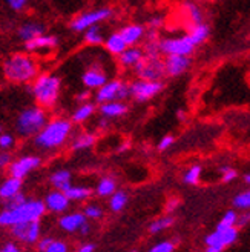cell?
Wrapping results in <instances>:
<instances>
[{"label":"cell","instance_id":"6da1fadb","mask_svg":"<svg viewBox=\"0 0 250 252\" xmlns=\"http://www.w3.org/2000/svg\"><path fill=\"white\" fill-rule=\"evenodd\" d=\"M74 123L68 117H54L48 119L43 128L32 137L34 146L40 153H54L63 148L72 137Z\"/></svg>","mask_w":250,"mask_h":252},{"label":"cell","instance_id":"7a4b0ae2","mask_svg":"<svg viewBox=\"0 0 250 252\" xmlns=\"http://www.w3.org/2000/svg\"><path fill=\"white\" fill-rule=\"evenodd\" d=\"M3 77L14 85H29L40 74V66L29 53H14L2 63Z\"/></svg>","mask_w":250,"mask_h":252},{"label":"cell","instance_id":"3957f363","mask_svg":"<svg viewBox=\"0 0 250 252\" xmlns=\"http://www.w3.org/2000/svg\"><path fill=\"white\" fill-rule=\"evenodd\" d=\"M31 95L35 100V105L45 109H53L58 103L61 93V79L53 72H40L29 83Z\"/></svg>","mask_w":250,"mask_h":252},{"label":"cell","instance_id":"277c9868","mask_svg":"<svg viewBox=\"0 0 250 252\" xmlns=\"http://www.w3.org/2000/svg\"><path fill=\"white\" fill-rule=\"evenodd\" d=\"M46 214V208L43 200L39 198H27L23 203L14 208H3L0 211V226L2 228H11L17 223H28L42 220Z\"/></svg>","mask_w":250,"mask_h":252},{"label":"cell","instance_id":"5b68a950","mask_svg":"<svg viewBox=\"0 0 250 252\" xmlns=\"http://www.w3.org/2000/svg\"><path fill=\"white\" fill-rule=\"evenodd\" d=\"M48 109L31 105L19 111L14 120V131L22 138H32L48 122Z\"/></svg>","mask_w":250,"mask_h":252},{"label":"cell","instance_id":"8992f818","mask_svg":"<svg viewBox=\"0 0 250 252\" xmlns=\"http://www.w3.org/2000/svg\"><path fill=\"white\" fill-rule=\"evenodd\" d=\"M112 17H114V9H112L111 6H100V8L86 9L71 20L69 28L74 32H83L89 27H94V25H102Z\"/></svg>","mask_w":250,"mask_h":252},{"label":"cell","instance_id":"52a82bcc","mask_svg":"<svg viewBox=\"0 0 250 252\" xmlns=\"http://www.w3.org/2000/svg\"><path fill=\"white\" fill-rule=\"evenodd\" d=\"M165 90L163 80H144V79H135L128 85L129 98H132L137 103H146L149 100L157 97L161 91Z\"/></svg>","mask_w":250,"mask_h":252},{"label":"cell","instance_id":"ba28073f","mask_svg":"<svg viewBox=\"0 0 250 252\" xmlns=\"http://www.w3.org/2000/svg\"><path fill=\"white\" fill-rule=\"evenodd\" d=\"M195 45L191 42L187 34L165 37L158 40V49L161 56H192L195 51Z\"/></svg>","mask_w":250,"mask_h":252},{"label":"cell","instance_id":"9c48e42d","mask_svg":"<svg viewBox=\"0 0 250 252\" xmlns=\"http://www.w3.org/2000/svg\"><path fill=\"white\" fill-rule=\"evenodd\" d=\"M128 98H129L128 83H124L120 79L106 80L98 90H95L94 94V100L97 103L112 102V100H128Z\"/></svg>","mask_w":250,"mask_h":252},{"label":"cell","instance_id":"30bf717a","mask_svg":"<svg viewBox=\"0 0 250 252\" xmlns=\"http://www.w3.org/2000/svg\"><path fill=\"white\" fill-rule=\"evenodd\" d=\"M137 74V79L144 80H163L165 74V63L161 57H143V60L132 69Z\"/></svg>","mask_w":250,"mask_h":252},{"label":"cell","instance_id":"8fae6325","mask_svg":"<svg viewBox=\"0 0 250 252\" xmlns=\"http://www.w3.org/2000/svg\"><path fill=\"white\" fill-rule=\"evenodd\" d=\"M40 165H42L40 156L25 154L19 158H12V161L9 163V166L6 169L11 177L23 180L25 177H28L31 172H34L37 168H40Z\"/></svg>","mask_w":250,"mask_h":252},{"label":"cell","instance_id":"7c38bea8","mask_svg":"<svg viewBox=\"0 0 250 252\" xmlns=\"http://www.w3.org/2000/svg\"><path fill=\"white\" fill-rule=\"evenodd\" d=\"M11 235L19 243L35 245L37 240L42 237V223L40 220L28 221V223H17L14 226H11Z\"/></svg>","mask_w":250,"mask_h":252},{"label":"cell","instance_id":"4fadbf2b","mask_svg":"<svg viewBox=\"0 0 250 252\" xmlns=\"http://www.w3.org/2000/svg\"><path fill=\"white\" fill-rule=\"evenodd\" d=\"M106 80H109V74L108 71L100 66L98 63H94V65H89L82 74V83L83 88L89 91H95L102 86Z\"/></svg>","mask_w":250,"mask_h":252},{"label":"cell","instance_id":"5bb4252c","mask_svg":"<svg viewBox=\"0 0 250 252\" xmlns=\"http://www.w3.org/2000/svg\"><path fill=\"white\" fill-rule=\"evenodd\" d=\"M240 237V229L236 226L227 229H215L212 234L206 237V245L207 246H217L220 249H226L227 246H232Z\"/></svg>","mask_w":250,"mask_h":252},{"label":"cell","instance_id":"9a60e30c","mask_svg":"<svg viewBox=\"0 0 250 252\" xmlns=\"http://www.w3.org/2000/svg\"><path fill=\"white\" fill-rule=\"evenodd\" d=\"M60 43L58 35L56 34H48L43 32L40 35H37L35 39L29 40V42H25V51L29 53V54H39L43 51H53L56 49Z\"/></svg>","mask_w":250,"mask_h":252},{"label":"cell","instance_id":"2e32d148","mask_svg":"<svg viewBox=\"0 0 250 252\" xmlns=\"http://www.w3.org/2000/svg\"><path fill=\"white\" fill-rule=\"evenodd\" d=\"M165 74L166 77H180L192 66L191 56H165Z\"/></svg>","mask_w":250,"mask_h":252},{"label":"cell","instance_id":"e0dca14e","mask_svg":"<svg viewBox=\"0 0 250 252\" xmlns=\"http://www.w3.org/2000/svg\"><path fill=\"white\" fill-rule=\"evenodd\" d=\"M45 208L46 211L53 212V214H63L69 209L71 201L66 197V194L63 191H58V189H53L51 192H48L45 200Z\"/></svg>","mask_w":250,"mask_h":252},{"label":"cell","instance_id":"ac0fdd59","mask_svg":"<svg viewBox=\"0 0 250 252\" xmlns=\"http://www.w3.org/2000/svg\"><path fill=\"white\" fill-rule=\"evenodd\" d=\"M97 109H98L97 112L100 114V117L108 119V120H115V119L126 116L129 106L126 105V102H123V100H112V102L98 103Z\"/></svg>","mask_w":250,"mask_h":252},{"label":"cell","instance_id":"d6986e66","mask_svg":"<svg viewBox=\"0 0 250 252\" xmlns=\"http://www.w3.org/2000/svg\"><path fill=\"white\" fill-rule=\"evenodd\" d=\"M46 32V25L39 20H27L20 23V27L17 28V39L20 42H29L35 39L37 35H40Z\"/></svg>","mask_w":250,"mask_h":252},{"label":"cell","instance_id":"ffe728a7","mask_svg":"<svg viewBox=\"0 0 250 252\" xmlns=\"http://www.w3.org/2000/svg\"><path fill=\"white\" fill-rule=\"evenodd\" d=\"M118 32L128 46H135V45H140L144 40L146 27L141 23H129L126 27H123Z\"/></svg>","mask_w":250,"mask_h":252},{"label":"cell","instance_id":"44dd1931","mask_svg":"<svg viewBox=\"0 0 250 252\" xmlns=\"http://www.w3.org/2000/svg\"><path fill=\"white\" fill-rule=\"evenodd\" d=\"M143 57H144L143 48L139 46V45H135V46H128L117 59H118V65L121 68L134 69L143 60Z\"/></svg>","mask_w":250,"mask_h":252},{"label":"cell","instance_id":"7402d4cb","mask_svg":"<svg viewBox=\"0 0 250 252\" xmlns=\"http://www.w3.org/2000/svg\"><path fill=\"white\" fill-rule=\"evenodd\" d=\"M87 221V219L84 217L83 212H63L61 214V217L58 219V226L60 229H63L65 232H79L80 226Z\"/></svg>","mask_w":250,"mask_h":252},{"label":"cell","instance_id":"603a6c76","mask_svg":"<svg viewBox=\"0 0 250 252\" xmlns=\"http://www.w3.org/2000/svg\"><path fill=\"white\" fill-rule=\"evenodd\" d=\"M95 112H97V105L94 102H91V100H87V102L79 103L77 108H74L72 114H71V122L76 125L86 123L87 120L94 117Z\"/></svg>","mask_w":250,"mask_h":252},{"label":"cell","instance_id":"cb8c5ba5","mask_svg":"<svg viewBox=\"0 0 250 252\" xmlns=\"http://www.w3.org/2000/svg\"><path fill=\"white\" fill-rule=\"evenodd\" d=\"M103 46L106 49V53L112 57H118L124 49L128 48L126 42L123 40V37L120 35L118 31H114L111 32L105 37V42H103Z\"/></svg>","mask_w":250,"mask_h":252},{"label":"cell","instance_id":"d4e9b609","mask_svg":"<svg viewBox=\"0 0 250 252\" xmlns=\"http://www.w3.org/2000/svg\"><path fill=\"white\" fill-rule=\"evenodd\" d=\"M22 186H23V182L20 179L8 175L5 180L0 182V201H6L8 198L19 194L22 191Z\"/></svg>","mask_w":250,"mask_h":252},{"label":"cell","instance_id":"484cf974","mask_svg":"<svg viewBox=\"0 0 250 252\" xmlns=\"http://www.w3.org/2000/svg\"><path fill=\"white\" fill-rule=\"evenodd\" d=\"M95 143H97V135L92 132H87V131L79 132L74 137H71V149L76 151V153L91 149Z\"/></svg>","mask_w":250,"mask_h":252},{"label":"cell","instance_id":"4316f807","mask_svg":"<svg viewBox=\"0 0 250 252\" xmlns=\"http://www.w3.org/2000/svg\"><path fill=\"white\" fill-rule=\"evenodd\" d=\"M209 35H210V27L206 22L196 23V25H191L189 32H187V37H189L191 42L195 46L206 43L207 39H209Z\"/></svg>","mask_w":250,"mask_h":252},{"label":"cell","instance_id":"83f0119b","mask_svg":"<svg viewBox=\"0 0 250 252\" xmlns=\"http://www.w3.org/2000/svg\"><path fill=\"white\" fill-rule=\"evenodd\" d=\"M49 183L53 185L54 189H58V191L65 192L66 189L72 185V174L68 169H57L51 174Z\"/></svg>","mask_w":250,"mask_h":252},{"label":"cell","instance_id":"f1b7e54d","mask_svg":"<svg viewBox=\"0 0 250 252\" xmlns=\"http://www.w3.org/2000/svg\"><path fill=\"white\" fill-rule=\"evenodd\" d=\"M83 42L87 46H102L105 42V31L100 25H94V27H89L87 30H84L83 32Z\"/></svg>","mask_w":250,"mask_h":252},{"label":"cell","instance_id":"f546056e","mask_svg":"<svg viewBox=\"0 0 250 252\" xmlns=\"http://www.w3.org/2000/svg\"><path fill=\"white\" fill-rule=\"evenodd\" d=\"M117 191V180L112 177V175H105L98 180L97 186H95V194L102 198H108L112 192Z\"/></svg>","mask_w":250,"mask_h":252},{"label":"cell","instance_id":"4dcf8cb0","mask_svg":"<svg viewBox=\"0 0 250 252\" xmlns=\"http://www.w3.org/2000/svg\"><path fill=\"white\" fill-rule=\"evenodd\" d=\"M92 189L89 186H82V185H71L65 194L69 198V201H84V200H89L92 195Z\"/></svg>","mask_w":250,"mask_h":252},{"label":"cell","instance_id":"1f68e13d","mask_svg":"<svg viewBox=\"0 0 250 252\" xmlns=\"http://www.w3.org/2000/svg\"><path fill=\"white\" fill-rule=\"evenodd\" d=\"M108 198H109V209L112 212H121L124 208H126L128 201H129L128 192L121 191V189H117V191L112 192Z\"/></svg>","mask_w":250,"mask_h":252},{"label":"cell","instance_id":"d6a6232c","mask_svg":"<svg viewBox=\"0 0 250 252\" xmlns=\"http://www.w3.org/2000/svg\"><path fill=\"white\" fill-rule=\"evenodd\" d=\"M184 16L187 20L191 22V25H196L204 22V12L198 3L195 2H186L184 3Z\"/></svg>","mask_w":250,"mask_h":252},{"label":"cell","instance_id":"836d02e7","mask_svg":"<svg viewBox=\"0 0 250 252\" xmlns=\"http://www.w3.org/2000/svg\"><path fill=\"white\" fill-rule=\"evenodd\" d=\"M173 223H175V219L172 216H163V217L154 220L151 224H149V232H151V234H160V232L169 229Z\"/></svg>","mask_w":250,"mask_h":252},{"label":"cell","instance_id":"e575fe53","mask_svg":"<svg viewBox=\"0 0 250 252\" xmlns=\"http://www.w3.org/2000/svg\"><path fill=\"white\" fill-rule=\"evenodd\" d=\"M201 174H203L201 165H192L189 169H187V171L183 174V182H184L186 185L196 186L199 182H201Z\"/></svg>","mask_w":250,"mask_h":252},{"label":"cell","instance_id":"d590c367","mask_svg":"<svg viewBox=\"0 0 250 252\" xmlns=\"http://www.w3.org/2000/svg\"><path fill=\"white\" fill-rule=\"evenodd\" d=\"M236 219H238V214H236L235 209L227 211L220 220V223L217 224L215 229H227V228H232V226H236Z\"/></svg>","mask_w":250,"mask_h":252},{"label":"cell","instance_id":"8d00e7d4","mask_svg":"<svg viewBox=\"0 0 250 252\" xmlns=\"http://www.w3.org/2000/svg\"><path fill=\"white\" fill-rule=\"evenodd\" d=\"M83 214L87 220H98V219L103 217V208L97 203H89V205L84 206Z\"/></svg>","mask_w":250,"mask_h":252},{"label":"cell","instance_id":"74e56055","mask_svg":"<svg viewBox=\"0 0 250 252\" xmlns=\"http://www.w3.org/2000/svg\"><path fill=\"white\" fill-rule=\"evenodd\" d=\"M233 206H235V209L247 211L250 208V192L249 191H243L240 194H236L233 197Z\"/></svg>","mask_w":250,"mask_h":252},{"label":"cell","instance_id":"f35d334b","mask_svg":"<svg viewBox=\"0 0 250 252\" xmlns=\"http://www.w3.org/2000/svg\"><path fill=\"white\" fill-rule=\"evenodd\" d=\"M16 146V137L11 132H0V151H11Z\"/></svg>","mask_w":250,"mask_h":252},{"label":"cell","instance_id":"ab89813d","mask_svg":"<svg viewBox=\"0 0 250 252\" xmlns=\"http://www.w3.org/2000/svg\"><path fill=\"white\" fill-rule=\"evenodd\" d=\"M165 27V17L163 16H152V17H149L147 20V25H146V30H152V31H158Z\"/></svg>","mask_w":250,"mask_h":252},{"label":"cell","instance_id":"60d3db41","mask_svg":"<svg viewBox=\"0 0 250 252\" xmlns=\"http://www.w3.org/2000/svg\"><path fill=\"white\" fill-rule=\"evenodd\" d=\"M238 179V171L230 166H222L221 168V180L224 183H232L233 180Z\"/></svg>","mask_w":250,"mask_h":252},{"label":"cell","instance_id":"b9f144b4","mask_svg":"<svg viewBox=\"0 0 250 252\" xmlns=\"http://www.w3.org/2000/svg\"><path fill=\"white\" fill-rule=\"evenodd\" d=\"M45 252H69V245L63 240H56L54 238Z\"/></svg>","mask_w":250,"mask_h":252},{"label":"cell","instance_id":"7bdbcfd3","mask_svg":"<svg viewBox=\"0 0 250 252\" xmlns=\"http://www.w3.org/2000/svg\"><path fill=\"white\" fill-rule=\"evenodd\" d=\"M173 249H175V243L172 240H165L152 246L147 252H173Z\"/></svg>","mask_w":250,"mask_h":252},{"label":"cell","instance_id":"ee69618b","mask_svg":"<svg viewBox=\"0 0 250 252\" xmlns=\"http://www.w3.org/2000/svg\"><path fill=\"white\" fill-rule=\"evenodd\" d=\"M173 143H175V137L172 134H166L165 137H161V140L157 145V149L160 153H165V151H167L173 146Z\"/></svg>","mask_w":250,"mask_h":252},{"label":"cell","instance_id":"f6af8a7d","mask_svg":"<svg viewBox=\"0 0 250 252\" xmlns=\"http://www.w3.org/2000/svg\"><path fill=\"white\" fill-rule=\"evenodd\" d=\"M29 2H31V0H5V3L8 5V8L11 11H16V12L23 11L29 5Z\"/></svg>","mask_w":250,"mask_h":252},{"label":"cell","instance_id":"bcb514c9","mask_svg":"<svg viewBox=\"0 0 250 252\" xmlns=\"http://www.w3.org/2000/svg\"><path fill=\"white\" fill-rule=\"evenodd\" d=\"M27 200V195H25L22 191L19 192V194H16L14 197H11V198H8L6 201H3V208H14V206H17V205H20V203H23V201Z\"/></svg>","mask_w":250,"mask_h":252},{"label":"cell","instance_id":"7dc6e473","mask_svg":"<svg viewBox=\"0 0 250 252\" xmlns=\"http://www.w3.org/2000/svg\"><path fill=\"white\" fill-rule=\"evenodd\" d=\"M54 240L53 237H40L39 240H37V243H35V246H37V252H45L46 251V248L51 245V242Z\"/></svg>","mask_w":250,"mask_h":252},{"label":"cell","instance_id":"c3c4849f","mask_svg":"<svg viewBox=\"0 0 250 252\" xmlns=\"http://www.w3.org/2000/svg\"><path fill=\"white\" fill-rule=\"evenodd\" d=\"M12 161V156L9 151H0V169H6Z\"/></svg>","mask_w":250,"mask_h":252},{"label":"cell","instance_id":"681fc988","mask_svg":"<svg viewBox=\"0 0 250 252\" xmlns=\"http://www.w3.org/2000/svg\"><path fill=\"white\" fill-rule=\"evenodd\" d=\"M76 102L77 103H83V102H87V100H91L92 98V91H89V90H86V88H83L82 91H79L77 94H76Z\"/></svg>","mask_w":250,"mask_h":252},{"label":"cell","instance_id":"f907efd6","mask_svg":"<svg viewBox=\"0 0 250 252\" xmlns=\"http://www.w3.org/2000/svg\"><path fill=\"white\" fill-rule=\"evenodd\" d=\"M0 252H22V248L16 242H8L0 248Z\"/></svg>","mask_w":250,"mask_h":252},{"label":"cell","instance_id":"816d5d0a","mask_svg":"<svg viewBox=\"0 0 250 252\" xmlns=\"http://www.w3.org/2000/svg\"><path fill=\"white\" fill-rule=\"evenodd\" d=\"M249 220H250L249 212L241 214V216H238V219H236V228H244L246 224H249Z\"/></svg>","mask_w":250,"mask_h":252},{"label":"cell","instance_id":"f5cc1de1","mask_svg":"<svg viewBox=\"0 0 250 252\" xmlns=\"http://www.w3.org/2000/svg\"><path fill=\"white\" fill-rule=\"evenodd\" d=\"M178 205H180V200L178 198H170L169 201H167V206H166V212H169V214H172L175 209L178 208Z\"/></svg>","mask_w":250,"mask_h":252},{"label":"cell","instance_id":"db71d44e","mask_svg":"<svg viewBox=\"0 0 250 252\" xmlns=\"http://www.w3.org/2000/svg\"><path fill=\"white\" fill-rule=\"evenodd\" d=\"M77 252H95V245L94 243H84L79 248Z\"/></svg>","mask_w":250,"mask_h":252},{"label":"cell","instance_id":"11a10c76","mask_svg":"<svg viewBox=\"0 0 250 252\" xmlns=\"http://www.w3.org/2000/svg\"><path fill=\"white\" fill-rule=\"evenodd\" d=\"M91 232V224L89 223H87V221H84L82 226H80V229H79V234L80 235H87V234H89Z\"/></svg>","mask_w":250,"mask_h":252},{"label":"cell","instance_id":"9f6ffc18","mask_svg":"<svg viewBox=\"0 0 250 252\" xmlns=\"http://www.w3.org/2000/svg\"><path fill=\"white\" fill-rule=\"evenodd\" d=\"M177 117H178V120H180V122H184V120H186V117H187V116H186V111H184V109H178Z\"/></svg>","mask_w":250,"mask_h":252},{"label":"cell","instance_id":"6f0895ef","mask_svg":"<svg viewBox=\"0 0 250 252\" xmlns=\"http://www.w3.org/2000/svg\"><path fill=\"white\" fill-rule=\"evenodd\" d=\"M129 146H131V145H129V142H124L123 145H120V146H118V149H117V151H118V153H124V151H128V149H129Z\"/></svg>","mask_w":250,"mask_h":252},{"label":"cell","instance_id":"680465c9","mask_svg":"<svg viewBox=\"0 0 250 252\" xmlns=\"http://www.w3.org/2000/svg\"><path fill=\"white\" fill-rule=\"evenodd\" d=\"M206 252H222V249H220L217 246H207L206 248Z\"/></svg>","mask_w":250,"mask_h":252},{"label":"cell","instance_id":"91938a15","mask_svg":"<svg viewBox=\"0 0 250 252\" xmlns=\"http://www.w3.org/2000/svg\"><path fill=\"white\" fill-rule=\"evenodd\" d=\"M244 183H247V185L250 183V174H249V172L244 174Z\"/></svg>","mask_w":250,"mask_h":252},{"label":"cell","instance_id":"94428289","mask_svg":"<svg viewBox=\"0 0 250 252\" xmlns=\"http://www.w3.org/2000/svg\"><path fill=\"white\" fill-rule=\"evenodd\" d=\"M3 131H5V129H3V126H2V125H0V132H3Z\"/></svg>","mask_w":250,"mask_h":252}]
</instances>
